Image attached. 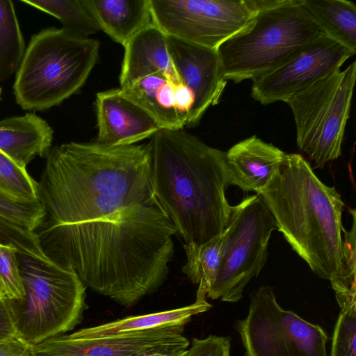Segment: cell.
<instances>
[{"mask_svg": "<svg viewBox=\"0 0 356 356\" xmlns=\"http://www.w3.org/2000/svg\"><path fill=\"white\" fill-rule=\"evenodd\" d=\"M33 232L47 257L124 307L164 283L177 233L156 200L99 219L38 226Z\"/></svg>", "mask_w": 356, "mask_h": 356, "instance_id": "cell-1", "label": "cell"}, {"mask_svg": "<svg viewBox=\"0 0 356 356\" xmlns=\"http://www.w3.org/2000/svg\"><path fill=\"white\" fill-rule=\"evenodd\" d=\"M149 143L107 146L70 142L50 150L38 184V226L99 219L156 200ZM37 226V227H38Z\"/></svg>", "mask_w": 356, "mask_h": 356, "instance_id": "cell-2", "label": "cell"}, {"mask_svg": "<svg viewBox=\"0 0 356 356\" xmlns=\"http://www.w3.org/2000/svg\"><path fill=\"white\" fill-rule=\"evenodd\" d=\"M149 145L153 195L185 244L221 234L234 207L225 196L226 152L183 129H159Z\"/></svg>", "mask_w": 356, "mask_h": 356, "instance_id": "cell-3", "label": "cell"}, {"mask_svg": "<svg viewBox=\"0 0 356 356\" xmlns=\"http://www.w3.org/2000/svg\"><path fill=\"white\" fill-rule=\"evenodd\" d=\"M259 195L291 248L320 278L330 280L343 256L345 204L298 154H286L279 171Z\"/></svg>", "mask_w": 356, "mask_h": 356, "instance_id": "cell-4", "label": "cell"}, {"mask_svg": "<svg viewBox=\"0 0 356 356\" xmlns=\"http://www.w3.org/2000/svg\"><path fill=\"white\" fill-rule=\"evenodd\" d=\"M259 10L218 48L222 75L234 83L278 67L323 32L304 0H257Z\"/></svg>", "mask_w": 356, "mask_h": 356, "instance_id": "cell-5", "label": "cell"}, {"mask_svg": "<svg viewBox=\"0 0 356 356\" xmlns=\"http://www.w3.org/2000/svg\"><path fill=\"white\" fill-rule=\"evenodd\" d=\"M98 40L76 37L63 29L34 35L16 72L13 92L25 110L58 105L79 90L96 64Z\"/></svg>", "mask_w": 356, "mask_h": 356, "instance_id": "cell-6", "label": "cell"}, {"mask_svg": "<svg viewBox=\"0 0 356 356\" xmlns=\"http://www.w3.org/2000/svg\"><path fill=\"white\" fill-rule=\"evenodd\" d=\"M18 260L24 295L6 298L16 334L33 346L79 325L86 287L75 273L48 257L18 253Z\"/></svg>", "mask_w": 356, "mask_h": 356, "instance_id": "cell-7", "label": "cell"}, {"mask_svg": "<svg viewBox=\"0 0 356 356\" xmlns=\"http://www.w3.org/2000/svg\"><path fill=\"white\" fill-rule=\"evenodd\" d=\"M356 79V62L289 97L298 148L323 168L341 154Z\"/></svg>", "mask_w": 356, "mask_h": 356, "instance_id": "cell-8", "label": "cell"}, {"mask_svg": "<svg viewBox=\"0 0 356 356\" xmlns=\"http://www.w3.org/2000/svg\"><path fill=\"white\" fill-rule=\"evenodd\" d=\"M275 220L258 195H246L234 207L223 231L220 266L207 298L236 302L248 282L265 266Z\"/></svg>", "mask_w": 356, "mask_h": 356, "instance_id": "cell-9", "label": "cell"}, {"mask_svg": "<svg viewBox=\"0 0 356 356\" xmlns=\"http://www.w3.org/2000/svg\"><path fill=\"white\" fill-rule=\"evenodd\" d=\"M235 327L246 356H327L323 328L284 309L270 286L250 294L248 314Z\"/></svg>", "mask_w": 356, "mask_h": 356, "instance_id": "cell-10", "label": "cell"}, {"mask_svg": "<svg viewBox=\"0 0 356 356\" xmlns=\"http://www.w3.org/2000/svg\"><path fill=\"white\" fill-rule=\"evenodd\" d=\"M149 7L167 35L216 50L257 13L252 0H149Z\"/></svg>", "mask_w": 356, "mask_h": 356, "instance_id": "cell-11", "label": "cell"}, {"mask_svg": "<svg viewBox=\"0 0 356 356\" xmlns=\"http://www.w3.org/2000/svg\"><path fill=\"white\" fill-rule=\"evenodd\" d=\"M355 54L322 34L278 67L252 79L251 96L264 105L285 102L292 95L339 70Z\"/></svg>", "mask_w": 356, "mask_h": 356, "instance_id": "cell-12", "label": "cell"}, {"mask_svg": "<svg viewBox=\"0 0 356 356\" xmlns=\"http://www.w3.org/2000/svg\"><path fill=\"white\" fill-rule=\"evenodd\" d=\"M168 47L180 82L192 92L194 102L187 125L199 122L207 109L219 103L227 81L217 50L168 35Z\"/></svg>", "mask_w": 356, "mask_h": 356, "instance_id": "cell-13", "label": "cell"}, {"mask_svg": "<svg viewBox=\"0 0 356 356\" xmlns=\"http://www.w3.org/2000/svg\"><path fill=\"white\" fill-rule=\"evenodd\" d=\"M185 325H174L113 336L83 339L59 334L31 346V356H132L162 344L183 340Z\"/></svg>", "mask_w": 356, "mask_h": 356, "instance_id": "cell-14", "label": "cell"}, {"mask_svg": "<svg viewBox=\"0 0 356 356\" xmlns=\"http://www.w3.org/2000/svg\"><path fill=\"white\" fill-rule=\"evenodd\" d=\"M97 143L107 146L136 144L152 137L159 129L154 119L120 88L96 95Z\"/></svg>", "mask_w": 356, "mask_h": 356, "instance_id": "cell-15", "label": "cell"}, {"mask_svg": "<svg viewBox=\"0 0 356 356\" xmlns=\"http://www.w3.org/2000/svg\"><path fill=\"white\" fill-rule=\"evenodd\" d=\"M120 88L154 119L160 129L179 130L187 125L194 99L184 84L156 74Z\"/></svg>", "mask_w": 356, "mask_h": 356, "instance_id": "cell-16", "label": "cell"}, {"mask_svg": "<svg viewBox=\"0 0 356 356\" xmlns=\"http://www.w3.org/2000/svg\"><path fill=\"white\" fill-rule=\"evenodd\" d=\"M285 155L255 135L241 140L226 152L230 185L258 195L270 184Z\"/></svg>", "mask_w": 356, "mask_h": 356, "instance_id": "cell-17", "label": "cell"}, {"mask_svg": "<svg viewBox=\"0 0 356 356\" xmlns=\"http://www.w3.org/2000/svg\"><path fill=\"white\" fill-rule=\"evenodd\" d=\"M168 35L154 22L136 33L124 47L120 75V88L152 74H163L175 84L181 83L173 67Z\"/></svg>", "mask_w": 356, "mask_h": 356, "instance_id": "cell-18", "label": "cell"}, {"mask_svg": "<svg viewBox=\"0 0 356 356\" xmlns=\"http://www.w3.org/2000/svg\"><path fill=\"white\" fill-rule=\"evenodd\" d=\"M54 131L49 124L33 113L0 120V152L20 167L36 156L49 154Z\"/></svg>", "mask_w": 356, "mask_h": 356, "instance_id": "cell-19", "label": "cell"}, {"mask_svg": "<svg viewBox=\"0 0 356 356\" xmlns=\"http://www.w3.org/2000/svg\"><path fill=\"white\" fill-rule=\"evenodd\" d=\"M100 30L124 47L153 23L149 0H82Z\"/></svg>", "mask_w": 356, "mask_h": 356, "instance_id": "cell-20", "label": "cell"}, {"mask_svg": "<svg viewBox=\"0 0 356 356\" xmlns=\"http://www.w3.org/2000/svg\"><path fill=\"white\" fill-rule=\"evenodd\" d=\"M212 305L206 300L182 307L139 316H127L99 325L82 328L72 334L76 338L91 339L152 329L186 325L193 316L209 311Z\"/></svg>", "mask_w": 356, "mask_h": 356, "instance_id": "cell-21", "label": "cell"}, {"mask_svg": "<svg viewBox=\"0 0 356 356\" xmlns=\"http://www.w3.org/2000/svg\"><path fill=\"white\" fill-rule=\"evenodd\" d=\"M323 33L356 53V5L347 0H304Z\"/></svg>", "mask_w": 356, "mask_h": 356, "instance_id": "cell-22", "label": "cell"}, {"mask_svg": "<svg viewBox=\"0 0 356 356\" xmlns=\"http://www.w3.org/2000/svg\"><path fill=\"white\" fill-rule=\"evenodd\" d=\"M223 232L206 243L184 245L186 262L182 272L194 284H197L195 301L206 300L219 266L221 256Z\"/></svg>", "mask_w": 356, "mask_h": 356, "instance_id": "cell-23", "label": "cell"}, {"mask_svg": "<svg viewBox=\"0 0 356 356\" xmlns=\"http://www.w3.org/2000/svg\"><path fill=\"white\" fill-rule=\"evenodd\" d=\"M352 226L343 229V256L337 271L329 280L341 312L356 309V212L349 209Z\"/></svg>", "mask_w": 356, "mask_h": 356, "instance_id": "cell-24", "label": "cell"}, {"mask_svg": "<svg viewBox=\"0 0 356 356\" xmlns=\"http://www.w3.org/2000/svg\"><path fill=\"white\" fill-rule=\"evenodd\" d=\"M25 43L13 1L0 0V81L16 72Z\"/></svg>", "mask_w": 356, "mask_h": 356, "instance_id": "cell-25", "label": "cell"}, {"mask_svg": "<svg viewBox=\"0 0 356 356\" xmlns=\"http://www.w3.org/2000/svg\"><path fill=\"white\" fill-rule=\"evenodd\" d=\"M22 2L48 13L62 24L66 32L88 38L99 29L82 0H22Z\"/></svg>", "mask_w": 356, "mask_h": 356, "instance_id": "cell-26", "label": "cell"}, {"mask_svg": "<svg viewBox=\"0 0 356 356\" xmlns=\"http://www.w3.org/2000/svg\"><path fill=\"white\" fill-rule=\"evenodd\" d=\"M0 197L19 204L39 200L38 184L20 167L0 152Z\"/></svg>", "mask_w": 356, "mask_h": 356, "instance_id": "cell-27", "label": "cell"}, {"mask_svg": "<svg viewBox=\"0 0 356 356\" xmlns=\"http://www.w3.org/2000/svg\"><path fill=\"white\" fill-rule=\"evenodd\" d=\"M0 286L6 298H21L24 295L19 271L18 250L11 244L1 242Z\"/></svg>", "mask_w": 356, "mask_h": 356, "instance_id": "cell-28", "label": "cell"}, {"mask_svg": "<svg viewBox=\"0 0 356 356\" xmlns=\"http://www.w3.org/2000/svg\"><path fill=\"white\" fill-rule=\"evenodd\" d=\"M43 207L40 201L19 204L0 197V220L34 232L43 217Z\"/></svg>", "mask_w": 356, "mask_h": 356, "instance_id": "cell-29", "label": "cell"}, {"mask_svg": "<svg viewBox=\"0 0 356 356\" xmlns=\"http://www.w3.org/2000/svg\"><path fill=\"white\" fill-rule=\"evenodd\" d=\"M356 309L340 312L332 339L330 356H356Z\"/></svg>", "mask_w": 356, "mask_h": 356, "instance_id": "cell-30", "label": "cell"}, {"mask_svg": "<svg viewBox=\"0 0 356 356\" xmlns=\"http://www.w3.org/2000/svg\"><path fill=\"white\" fill-rule=\"evenodd\" d=\"M231 338L211 334L193 338L184 356H231Z\"/></svg>", "mask_w": 356, "mask_h": 356, "instance_id": "cell-31", "label": "cell"}, {"mask_svg": "<svg viewBox=\"0 0 356 356\" xmlns=\"http://www.w3.org/2000/svg\"><path fill=\"white\" fill-rule=\"evenodd\" d=\"M187 338L179 341L162 343L141 351L132 356H184L189 347Z\"/></svg>", "mask_w": 356, "mask_h": 356, "instance_id": "cell-32", "label": "cell"}, {"mask_svg": "<svg viewBox=\"0 0 356 356\" xmlns=\"http://www.w3.org/2000/svg\"><path fill=\"white\" fill-rule=\"evenodd\" d=\"M31 347L15 334L0 341V356H31Z\"/></svg>", "mask_w": 356, "mask_h": 356, "instance_id": "cell-33", "label": "cell"}, {"mask_svg": "<svg viewBox=\"0 0 356 356\" xmlns=\"http://www.w3.org/2000/svg\"><path fill=\"white\" fill-rule=\"evenodd\" d=\"M6 298H0V341L15 335Z\"/></svg>", "mask_w": 356, "mask_h": 356, "instance_id": "cell-34", "label": "cell"}, {"mask_svg": "<svg viewBox=\"0 0 356 356\" xmlns=\"http://www.w3.org/2000/svg\"><path fill=\"white\" fill-rule=\"evenodd\" d=\"M6 298L5 295L3 293V291L2 290L1 286H0V298Z\"/></svg>", "mask_w": 356, "mask_h": 356, "instance_id": "cell-35", "label": "cell"}, {"mask_svg": "<svg viewBox=\"0 0 356 356\" xmlns=\"http://www.w3.org/2000/svg\"><path fill=\"white\" fill-rule=\"evenodd\" d=\"M1 88H0V95H1Z\"/></svg>", "mask_w": 356, "mask_h": 356, "instance_id": "cell-36", "label": "cell"}]
</instances>
